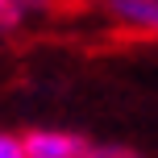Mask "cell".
<instances>
[{
	"instance_id": "6",
	"label": "cell",
	"mask_w": 158,
	"mask_h": 158,
	"mask_svg": "<svg viewBox=\"0 0 158 158\" xmlns=\"http://www.w3.org/2000/svg\"><path fill=\"white\" fill-rule=\"evenodd\" d=\"M21 29V21H17V13H13V0H0V38H8V33H17Z\"/></svg>"
},
{
	"instance_id": "5",
	"label": "cell",
	"mask_w": 158,
	"mask_h": 158,
	"mask_svg": "<svg viewBox=\"0 0 158 158\" xmlns=\"http://www.w3.org/2000/svg\"><path fill=\"white\" fill-rule=\"evenodd\" d=\"M0 158H25L21 133H0Z\"/></svg>"
},
{
	"instance_id": "4",
	"label": "cell",
	"mask_w": 158,
	"mask_h": 158,
	"mask_svg": "<svg viewBox=\"0 0 158 158\" xmlns=\"http://www.w3.org/2000/svg\"><path fill=\"white\" fill-rule=\"evenodd\" d=\"M79 158H142V154L129 150V146H117V142H92L87 137V146H83Z\"/></svg>"
},
{
	"instance_id": "3",
	"label": "cell",
	"mask_w": 158,
	"mask_h": 158,
	"mask_svg": "<svg viewBox=\"0 0 158 158\" xmlns=\"http://www.w3.org/2000/svg\"><path fill=\"white\" fill-rule=\"evenodd\" d=\"M63 4L67 0H13V13H17V21H21V29H25V25H33V21L54 17Z\"/></svg>"
},
{
	"instance_id": "2",
	"label": "cell",
	"mask_w": 158,
	"mask_h": 158,
	"mask_svg": "<svg viewBox=\"0 0 158 158\" xmlns=\"http://www.w3.org/2000/svg\"><path fill=\"white\" fill-rule=\"evenodd\" d=\"M21 142H25V158H79L87 137L71 129H29L21 133Z\"/></svg>"
},
{
	"instance_id": "1",
	"label": "cell",
	"mask_w": 158,
	"mask_h": 158,
	"mask_svg": "<svg viewBox=\"0 0 158 158\" xmlns=\"http://www.w3.org/2000/svg\"><path fill=\"white\" fill-rule=\"evenodd\" d=\"M92 8L125 38H158V0H92Z\"/></svg>"
}]
</instances>
